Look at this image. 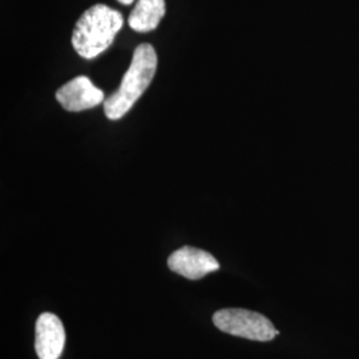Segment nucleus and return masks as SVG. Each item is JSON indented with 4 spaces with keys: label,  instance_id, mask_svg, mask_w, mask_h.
<instances>
[{
    "label": "nucleus",
    "instance_id": "obj_1",
    "mask_svg": "<svg viewBox=\"0 0 359 359\" xmlns=\"http://www.w3.org/2000/svg\"><path fill=\"white\" fill-rule=\"evenodd\" d=\"M157 68V53L148 43L140 44L132 56L128 71L114 95L104 102V114L109 120H118L140 99L151 86Z\"/></svg>",
    "mask_w": 359,
    "mask_h": 359
},
{
    "label": "nucleus",
    "instance_id": "obj_2",
    "mask_svg": "<svg viewBox=\"0 0 359 359\" xmlns=\"http://www.w3.org/2000/svg\"><path fill=\"white\" fill-rule=\"evenodd\" d=\"M124 18L105 4H95L83 13L72 32V46L84 59H93L105 51L123 28Z\"/></svg>",
    "mask_w": 359,
    "mask_h": 359
},
{
    "label": "nucleus",
    "instance_id": "obj_3",
    "mask_svg": "<svg viewBox=\"0 0 359 359\" xmlns=\"http://www.w3.org/2000/svg\"><path fill=\"white\" fill-rule=\"evenodd\" d=\"M213 323L224 333L258 342H269L278 334L265 316L246 309H221L215 313Z\"/></svg>",
    "mask_w": 359,
    "mask_h": 359
},
{
    "label": "nucleus",
    "instance_id": "obj_4",
    "mask_svg": "<svg viewBox=\"0 0 359 359\" xmlns=\"http://www.w3.org/2000/svg\"><path fill=\"white\" fill-rule=\"evenodd\" d=\"M168 266L176 274L193 281L201 280L209 273L219 269V264L215 257L192 246H182L175 250L168 258Z\"/></svg>",
    "mask_w": 359,
    "mask_h": 359
},
{
    "label": "nucleus",
    "instance_id": "obj_5",
    "mask_svg": "<svg viewBox=\"0 0 359 359\" xmlns=\"http://www.w3.org/2000/svg\"><path fill=\"white\" fill-rule=\"evenodd\" d=\"M56 100L68 112H81L104 103V92L87 76H77L56 90Z\"/></svg>",
    "mask_w": 359,
    "mask_h": 359
},
{
    "label": "nucleus",
    "instance_id": "obj_6",
    "mask_svg": "<svg viewBox=\"0 0 359 359\" xmlns=\"http://www.w3.org/2000/svg\"><path fill=\"white\" fill-rule=\"evenodd\" d=\"M35 351L39 359H59L65 345L63 322L52 313H43L35 327Z\"/></svg>",
    "mask_w": 359,
    "mask_h": 359
},
{
    "label": "nucleus",
    "instance_id": "obj_7",
    "mask_svg": "<svg viewBox=\"0 0 359 359\" xmlns=\"http://www.w3.org/2000/svg\"><path fill=\"white\" fill-rule=\"evenodd\" d=\"M165 11V0H139L129 15V27L136 32L154 31Z\"/></svg>",
    "mask_w": 359,
    "mask_h": 359
},
{
    "label": "nucleus",
    "instance_id": "obj_8",
    "mask_svg": "<svg viewBox=\"0 0 359 359\" xmlns=\"http://www.w3.org/2000/svg\"><path fill=\"white\" fill-rule=\"evenodd\" d=\"M117 1L121 3V4H124V6H129V4L133 3V0H117Z\"/></svg>",
    "mask_w": 359,
    "mask_h": 359
}]
</instances>
